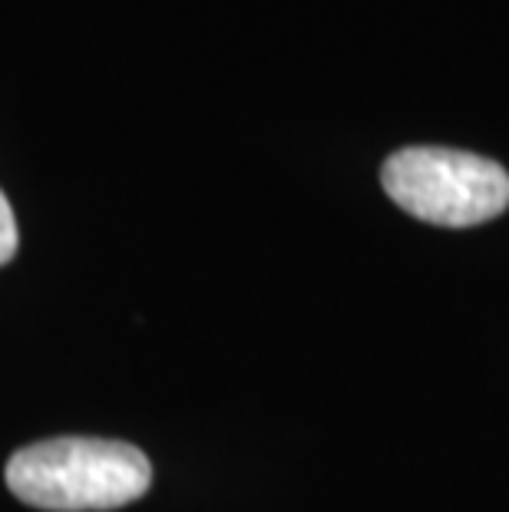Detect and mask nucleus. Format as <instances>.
Wrapping results in <instances>:
<instances>
[{
	"mask_svg": "<svg viewBox=\"0 0 509 512\" xmlns=\"http://www.w3.org/2000/svg\"><path fill=\"white\" fill-rule=\"evenodd\" d=\"M153 483V466L133 443L57 437L24 446L7 463L20 503L47 512H106L129 506Z\"/></svg>",
	"mask_w": 509,
	"mask_h": 512,
	"instance_id": "1",
	"label": "nucleus"
},
{
	"mask_svg": "<svg viewBox=\"0 0 509 512\" xmlns=\"http://www.w3.org/2000/svg\"><path fill=\"white\" fill-rule=\"evenodd\" d=\"M381 182L400 209L427 225L470 228L509 209L506 169L463 149L407 146L384 162Z\"/></svg>",
	"mask_w": 509,
	"mask_h": 512,
	"instance_id": "2",
	"label": "nucleus"
},
{
	"mask_svg": "<svg viewBox=\"0 0 509 512\" xmlns=\"http://www.w3.org/2000/svg\"><path fill=\"white\" fill-rule=\"evenodd\" d=\"M17 252V219L14 209H10L7 195L0 192V265H7Z\"/></svg>",
	"mask_w": 509,
	"mask_h": 512,
	"instance_id": "3",
	"label": "nucleus"
}]
</instances>
